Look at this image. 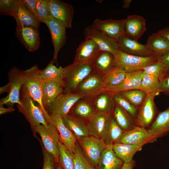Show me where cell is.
<instances>
[{
    "mask_svg": "<svg viewBox=\"0 0 169 169\" xmlns=\"http://www.w3.org/2000/svg\"><path fill=\"white\" fill-rule=\"evenodd\" d=\"M23 77V83L21 91L28 95L39 107L48 123H51L50 115L43 104L42 85L44 80L40 73V70L35 65L25 70H21Z\"/></svg>",
    "mask_w": 169,
    "mask_h": 169,
    "instance_id": "cell-1",
    "label": "cell"
},
{
    "mask_svg": "<svg viewBox=\"0 0 169 169\" xmlns=\"http://www.w3.org/2000/svg\"><path fill=\"white\" fill-rule=\"evenodd\" d=\"M8 82L0 87V94L7 92V95L0 100V105L5 104L8 107H13L15 104L21 106L20 94L23 83L22 70L13 67L9 71L8 74Z\"/></svg>",
    "mask_w": 169,
    "mask_h": 169,
    "instance_id": "cell-2",
    "label": "cell"
},
{
    "mask_svg": "<svg viewBox=\"0 0 169 169\" xmlns=\"http://www.w3.org/2000/svg\"><path fill=\"white\" fill-rule=\"evenodd\" d=\"M114 66L129 73L142 70L145 67L157 62L154 56L143 57L130 54L119 50L114 55Z\"/></svg>",
    "mask_w": 169,
    "mask_h": 169,
    "instance_id": "cell-3",
    "label": "cell"
},
{
    "mask_svg": "<svg viewBox=\"0 0 169 169\" xmlns=\"http://www.w3.org/2000/svg\"><path fill=\"white\" fill-rule=\"evenodd\" d=\"M64 68V93L75 92L80 83L93 72L90 64L73 63Z\"/></svg>",
    "mask_w": 169,
    "mask_h": 169,
    "instance_id": "cell-4",
    "label": "cell"
},
{
    "mask_svg": "<svg viewBox=\"0 0 169 169\" xmlns=\"http://www.w3.org/2000/svg\"><path fill=\"white\" fill-rule=\"evenodd\" d=\"M21 106L17 105L19 111L25 116L26 119L34 130L40 125H47V121L43 113L39 107L34 103L33 100L28 94L21 91Z\"/></svg>",
    "mask_w": 169,
    "mask_h": 169,
    "instance_id": "cell-5",
    "label": "cell"
},
{
    "mask_svg": "<svg viewBox=\"0 0 169 169\" xmlns=\"http://www.w3.org/2000/svg\"><path fill=\"white\" fill-rule=\"evenodd\" d=\"M33 130L41 137L44 149L54 156L56 161H58L60 135L56 126L52 123H49L47 125H39Z\"/></svg>",
    "mask_w": 169,
    "mask_h": 169,
    "instance_id": "cell-6",
    "label": "cell"
},
{
    "mask_svg": "<svg viewBox=\"0 0 169 169\" xmlns=\"http://www.w3.org/2000/svg\"><path fill=\"white\" fill-rule=\"evenodd\" d=\"M84 98L76 92L62 93L58 96L45 109L49 115H58L62 118L68 114L74 105Z\"/></svg>",
    "mask_w": 169,
    "mask_h": 169,
    "instance_id": "cell-7",
    "label": "cell"
},
{
    "mask_svg": "<svg viewBox=\"0 0 169 169\" xmlns=\"http://www.w3.org/2000/svg\"><path fill=\"white\" fill-rule=\"evenodd\" d=\"M106 87L103 76L93 72L80 83L75 92L92 101L97 96L105 92Z\"/></svg>",
    "mask_w": 169,
    "mask_h": 169,
    "instance_id": "cell-8",
    "label": "cell"
},
{
    "mask_svg": "<svg viewBox=\"0 0 169 169\" xmlns=\"http://www.w3.org/2000/svg\"><path fill=\"white\" fill-rule=\"evenodd\" d=\"M79 139L86 158L93 166L98 165L100 156L107 146L105 142L101 139L92 136Z\"/></svg>",
    "mask_w": 169,
    "mask_h": 169,
    "instance_id": "cell-9",
    "label": "cell"
},
{
    "mask_svg": "<svg viewBox=\"0 0 169 169\" xmlns=\"http://www.w3.org/2000/svg\"><path fill=\"white\" fill-rule=\"evenodd\" d=\"M47 26L50 33L54 50L53 59L51 62L57 63L58 54L64 46L67 40L66 28L58 21L52 17L44 22Z\"/></svg>",
    "mask_w": 169,
    "mask_h": 169,
    "instance_id": "cell-10",
    "label": "cell"
},
{
    "mask_svg": "<svg viewBox=\"0 0 169 169\" xmlns=\"http://www.w3.org/2000/svg\"><path fill=\"white\" fill-rule=\"evenodd\" d=\"M49 4L51 16L66 28H71L74 14L73 6L59 0H49Z\"/></svg>",
    "mask_w": 169,
    "mask_h": 169,
    "instance_id": "cell-11",
    "label": "cell"
},
{
    "mask_svg": "<svg viewBox=\"0 0 169 169\" xmlns=\"http://www.w3.org/2000/svg\"><path fill=\"white\" fill-rule=\"evenodd\" d=\"M155 97L146 95L138 109L135 120L136 125L147 129L151 125L158 113L154 101Z\"/></svg>",
    "mask_w": 169,
    "mask_h": 169,
    "instance_id": "cell-12",
    "label": "cell"
},
{
    "mask_svg": "<svg viewBox=\"0 0 169 169\" xmlns=\"http://www.w3.org/2000/svg\"><path fill=\"white\" fill-rule=\"evenodd\" d=\"M125 19L115 20L109 19L102 20L95 19L91 26L97 31L117 41L124 34Z\"/></svg>",
    "mask_w": 169,
    "mask_h": 169,
    "instance_id": "cell-13",
    "label": "cell"
},
{
    "mask_svg": "<svg viewBox=\"0 0 169 169\" xmlns=\"http://www.w3.org/2000/svg\"><path fill=\"white\" fill-rule=\"evenodd\" d=\"M156 140L147 129L135 125L124 132L116 142L143 145L155 141Z\"/></svg>",
    "mask_w": 169,
    "mask_h": 169,
    "instance_id": "cell-14",
    "label": "cell"
},
{
    "mask_svg": "<svg viewBox=\"0 0 169 169\" xmlns=\"http://www.w3.org/2000/svg\"><path fill=\"white\" fill-rule=\"evenodd\" d=\"M38 29L30 26L17 25L16 36L29 52H34L39 47L40 39Z\"/></svg>",
    "mask_w": 169,
    "mask_h": 169,
    "instance_id": "cell-15",
    "label": "cell"
},
{
    "mask_svg": "<svg viewBox=\"0 0 169 169\" xmlns=\"http://www.w3.org/2000/svg\"><path fill=\"white\" fill-rule=\"evenodd\" d=\"M84 33L85 38L93 40L98 45L100 50L108 52L114 55L119 50L116 40L97 31L91 25L84 28Z\"/></svg>",
    "mask_w": 169,
    "mask_h": 169,
    "instance_id": "cell-16",
    "label": "cell"
},
{
    "mask_svg": "<svg viewBox=\"0 0 169 169\" xmlns=\"http://www.w3.org/2000/svg\"><path fill=\"white\" fill-rule=\"evenodd\" d=\"M97 44L92 40L85 38L76 49L73 64H91L100 51Z\"/></svg>",
    "mask_w": 169,
    "mask_h": 169,
    "instance_id": "cell-17",
    "label": "cell"
},
{
    "mask_svg": "<svg viewBox=\"0 0 169 169\" xmlns=\"http://www.w3.org/2000/svg\"><path fill=\"white\" fill-rule=\"evenodd\" d=\"M143 75L142 70L127 73L121 82L115 86L106 87L105 92L113 95L126 91L139 89Z\"/></svg>",
    "mask_w": 169,
    "mask_h": 169,
    "instance_id": "cell-18",
    "label": "cell"
},
{
    "mask_svg": "<svg viewBox=\"0 0 169 169\" xmlns=\"http://www.w3.org/2000/svg\"><path fill=\"white\" fill-rule=\"evenodd\" d=\"M51 123L57 127L60 135V141L72 153L75 151L76 139L71 130L65 124L62 118L58 115H49Z\"/></svg>",
    "mask_w": 169,
    "mask_h": 169,
    "instance_id": "cell-19",
    "label": "cell"
},
{
    "mask_svg": "<svg viewBox=\"0 0 169 169\" xmlns=\"http://www.w3.org/2000/svg\"><path fill=\"white\" fill-rule=\"evenodd\" d=\"M146 20L137 15H131L125 19L124 34L138 41L146 30Z\"/></svg>",
    "mask_w": 169,
    "mask_h": 169,
    "instance_id": "cell-20",
    "label": "cell"
},
{
    "mask_svg": "<svg viewBox=\"0 0 169 169\" xmlns=\"http://www.w3.org/2000/svg\"><path fill=\"white\" fill-rule=\"evenodd\" d=\"M120 50L127 54L143 57L153 56L146 44L140 43L124 34L117 40Z\"/></svg>",
    "mask_w": 169,
    "mask_h": 169,
    "instance_id": "cell-21",
    "label": "cell"
},
{
    "mask_svg": "<svg viewBox=\"0 0 169 169\" xmlns=\"http://www.w3.org/2000/svg\"><path fill=\"white\" fill-rule=\"evenodd\" d=\"M146 44L152 55L158 59L169 53V41L157 32L148 37Z\"/></svg>",
    "mask_w": 169,
    "mask_h": 169,
    "instance_id": "cell-22",
    "label": "cell"
},
{
    "mask_svg": "<svg viewBox=\"0 0 169 169\" xmlns=\"http://www.w3.org/2000/svg\"><path fill=\"white\" fill-rule=\"evenodd\" d=\"M91 65L93 72L103 76L115 66L114 55L108 52L100 50Z\"/></svg>",
    "mask_w": 169,
    "mask_h": 169,
    "instance_id": "cell-23",
    "label": "cell"
},
{
    "mask_svg": "<svg viewBox=\"0 0 169 169\" xmlns=\"http://www.w3.org/2000/svg\"><path fill=\"white\" fill-rule=\"evenodd\" d=\"M17 25L30 26L39 29L40 22L26 6L22 0H18L17 8L13 17Z\"/></svg>",
    "mask_w": 169,
    "mask_h": 169,
    "instance_id": "cell-24",
    "label": "cell"
},
{
    "mask_svg": "<svg viewBox=\"0 0 169 169\" xmlns=\"http://www.w3.org/2000/svg\"><path fill=\"white\" fill-rule=\"evenodd\" d=\"M147 129L156 139L169 132V106L165 110L158 113L151 125Z\"/></svg>",
    "mask_w": 169,
    "mask_h": 169,
    "instance_id": "cell-25",
    "label": "cell"
},
{
    "mask_svg": "<svg viewBox=\"0 0 169 169\" xmlns=\"http://www.w3.org/2000/svg\"><path fill=\"white\" fill-rule=\"evenodd\" d=\"M111 114L96 112L87 124L89 135L101 139Z\"/></svg>",
    "mask_w": 169,
    "mask_h": 169,
    "instance_id": "cell-26",
    "label": "cell"
},
{
    "mask_svg": "<svg viewBox=\"0 0 169 169\" xmlns=\"http://www.w3.org/2000/svg\"><path fill=\"white\" fill-rule=\"evenodd\" d=\"M112 144L107 146L103 151L98 165L99 169H120L123 162L115 155Z\"/></svg>",
    "mask_w": 169,
    "mask_h": 169,
    "instance_id": "cell-27",
    "label": "cell"
},
{
    "mask_svg": "<svg viewBox=\"0 0 169 169\" xmlns=\"http://www.w3.org/2000/svg\"><path fill=\"white\" fill-rule=\"evenodd\" d=\"M143 146L116 142L113 144V149L116 156L124 163H126L133 160L135 154L141 150Z\"/></svg>",
    "mask_w": 169,
    "mask_h": 169,
    "instance_id": "cell-28",
    "label": "cell"
},
{
    "mask_svg": "<svg viewBox=\"0 0 169 169\" xmlns=\"http://www.w3.org/2000/svg\"><path fill=\"white\" fill-rule=\"evenodd\" d=\"M65 68L60 66L57 67L50 62L44 69L40 70L41 76L44 80L55 82L62 86H65Z\"/></svg>",
    "mask_w": 169,
    "mask_h": 169,
    "instance_id": "cell-29",
    "label": "cell"
},
{
    "mask_svg": "<svg viewBox=\"0 0 169 169\" xmlns=\"http://www.w3.org/2000/svg\"><path fill=\"white\" fill-rule=\"evenodd\" d=\"M64 92V88L58 83L44 80L42 85L43 104L45 108Z\"/></svg>",
    "mask_w": 169,
    "mask_h": 169,
    "instance_id": "cell-30",
    "label": "cell"
},
{
    "mask_svg": "<svg viewBox=\"0 0 169 169\" xmlns=\"http://www.w3.org/2000/svg\"><path fill=\"white\" fill-rule=\"evenodd\" d=\"M124 131L115 121L111 113L108 121L101 138L106 144L116 143Z\"/></svg>",
    "mask_w": 169,
    "mask_h": 169,
    "instance_id": "cell-31",
    "label": "cell"
},
{
    "mask_svg": "<svg viewBox=\"0 0 169 169\" xmlns=\"http://www.w3.org/2000/svg\"><path fill=\"white\" fill-rule=\"evenodd\" d=\"M62 118L65 125L79 139L89 135L87 125L82 119L69 114Z\"/></svg>",
    "mask_w": 169,
    "mask_h": 169,
    "instance_id": "cell-32",
    "label": "cell"
},
{
    "mask_svg": "<svg viewBox=\"0 0 169 169\" xmlns=\"http://www.w3.org/2000/svg\"><path fill=\"white\" fill-rule=\"evenodd\" d=\"M96 111L112 113L115 103L113 95L106 92H103L95 97L92 101Z\"/></svg>",
    "mask_w": 169,
    "mask_h": 169,
    "instance_id": "cell-33",
    "label": "cell"
},
{
    "mask_svg": "<svg viewBox=\"0 0 169 169\" xmlns=\"http://www.w3.org/2000/svg\"><path fill=\"white\" fill-rule=\"evenodd\" d=\"M72 109L77 117L88 120L97 112L92 101L85 98L79 100Z\"/></svg>",
    "mask_w": 169,
    "mask_h": 169,
    "instance_id": "cell-34",
    "label": "cell"
},
{
    "mask_svg": "<svg viewBox=\"0 0 169 169\" xmlns=\"http://www.w3.org/2000/svg\"><path fill=\"white\" fill-rule=\"evenodd\" d=\"M112 114L117 124L124 132L136 125L133 119L115 103Z\"/></svg>",
    "mask_w": 169,
    "mask_h": 169,
    "instance_id": "cell-35",
    "label": "cell"
},
{
    "mask_svg": "<svg viewBox=\"0 0 169 169\" xmlns=\"http://www.w3.org/2000/svg\"><path fill=\"white\" fill-rule=\"evenodd\" d=\"M159 86L158 78L152 75L144 74L139 90L144 91L146 95L155 97L160 93Z\"/></svg>",
    "mask_w": 169,
    "mask_h": 169,
    "instance_id": "cell-36",
    "label": "cell"
},
{
    "mask_svg": "<svg viewBox=\"0 0 169 169\" xmlns=\"http://www.w3.org/2000/svg\"><path fill=\"white\" fill-rule=\"evenodd\" d=\"M127 73L114 66L107 74L103 76L106 87L117 85L125 78Z\"/></svg>",
    "mask_w": 169,
    "mask_h": 169,
    "instance_id": "cell-37",
    "label": "cell"
},
{
    "mask_svg": "<svg viewBox=\"0 0 169 169\" xmlns=\"http://www.w3.org/2000/svg\"><path fill=\"white\" fill-rule=\"evenodd\" d=\"M59 160L63 169H74L73 153L67 149L62 143H59Z\"/></svg>",
    "mask_w": 169,
    "mask_h": 169,
    "instance_id": "cell-38",
    "label": "cell"
},
{
    "mask_svg": "<svg viewBox=\"0 0 169 169\" xmlns=\"http://www.w3.org/2000/svg\"><path fill=\"white\" fill-rule=\"evenodd\" d=\"M118 94L122 95L138 109L146 95L145 92L139 89L131 90Z\"/></svg>",
    "mask_w": 169,
    "mask_h": 169,
    "instance_id": "cell-39",
    "label": "cell"
},
{
    "mask_svg": "<svg viewBox=\"0 0 169 169\" xmlns=\"http://www.w3.org/2000/svg\"><path fill=\"white\" fill-rule=\"evenodd\" d=\"M73 156L74 169H95L85 157L82 149L77 143Z\"/></svg>",
    "mask_w": 169,
    "mask_h": 169,
    "instance_id": "cell-40",
    "label": "cell"
},
{
    "mask_svg": "<svg viewBox=\"0 0 169 169\" xmlns=\"http://www.w3.org/2000/svg\"><path fill=\"white\" fill-rule=\"evenodd\" d=\"M113 98L115 102L128 113L135 120L137 114L138 109L120 94L113 95Z\"/></svg>",
    "mask_w": 169,
    "mask_h": 169,
    "instance_id": "cell-41",
    "label": "cell"
},
{
    "mask_svg": "<svg viewBox=\"0 0 169 169\" xmlns=\"http://www.w3.org/2000/svg\"><path fill=\"white\" fill-rule=\"evenodd\" d=\"M36 9L38 19L40 22L44 23L51 17L49 0H37Z\"/></svg>",
    "mask_w": 169,
    "mask_h": 169,
    "instance_id": "cell-42",
    "label": "cell"
},
{
    "mask_svg": "<svg viewBox=\"0 0 169 169\" xmlns=\"http://www.w3.org/2000/svg\"><path fill=\"white\" fill-rule=\"evenodd\" d=\"M18 0H0L1 14L13 17L16 12Z\"/></svg>",
    "mask_w": 169,
    "mask_h": 169,
    "instance_id": "cell-43",
    "label": "cell"
},
{
    "mask_svg": "<svg viewBox=\"0 0 169 169\" xmlns=\"http://www.w3.org/2000/svg\"><path fill=\"white\" fill-rule=\"evenodd\" d=\"M142 70L144 74L152 75L159 79L163 73V67L159 59L157 62L144 67Z\"/></svg>",
    "mask_w": 169,
    "mask_h": 169,
    "instance_id": "cell-44",
    "label": "cell"
},
{
    "mask_svg": "<svg viewBox=\"0 0 169 169\" xmlns=\"http://www.w3.org/2000/svg\"><path fill=\"white\" fill-rule=\"evenodd\" d=\"M43 169H54L55 159L44 148L43 149Z\"/></svg>",
    "mask_w": 169,
    "mask_h": 169,
    "instance_id": "cell-45",
    "label": "cell"
},
{
    "mask_svg": "<svg viewBox=\"0 0 169 169\" xmlns=\"http://www.w3.org/2000/svg\"><path fill=\"white\" fill-rule=\"evenodd\" d=\"M159 80L160 93L169 95V72L162 75Z\"/></svg>",
    "mask_w": 169,
    "mask_h": 169,
    "instance_id": "cell-46",
    "label": "cell"
},
{
    "mask_svg": "<svg viewBox=\"0 0 169 169\" xmlns=\"http://www.w3.org/2000/svg\"><path fill=\"white\" fill-rule=\"evenodd\" d=\"M22 1L28 8L38 19L36 9L37 0H22Z\"/></svg>",
    "mask_w": 169,
    "mask_h": 169,
    "instance_id": "cell-47",
    "label": "cell"
},
{
    "mask_svg": "<svg viewBox=\"0 0 169 169\" xmlns=\"http://www.w3.org/2000/svg\"><path fill=\"white\" fill-rule=\"evenodd\" d=\"M159 59L162 63L163 67L162 75L169 72V53Z\"/></svg>",
    "mask_w": 169,
    "mask_h": 169,
    "instance_id": "cell-48",
    "label": "cell"
},
{
    "mask_svg": "<svg viewBox=\"0 0 169 169\" xmlns=\"http://www.w3.org/2000/svg\"><path fill=\"white\" fill-rule=\"evenodd\" d=\"M159 35L166 38L169 41V27L160 30L157 32Z\"/></svg>",
    "mask_w": 169,
    "mask_h": 169,
    "instance_id": "cell-49",
    "label": "cell"
},
{
    "mask_svg": "<svg viewBox=\"0 0 169 169\" xmlns=\"http://www.w3.org/2000/svg\"><path fill=\"white\" fill-rule=\"evenodd\" d=\"M135 164V161L132 160L129 162L124 163L120 169H133Z\"/></svg>",
    "mask_w": 169,
    "mask_h": 169,
    "instance_id": "cell-50",
    "label": "cell"
},
{
    "mask_svg": "<svg viewBox=\"0 0 169 169\" xmlns=\"http://www.w3.org/2000/svg\"><path fill=\"white\" fill-rule=\"evenodd\" d=\"M3 105H0V115L11 112L15 110V109L13 108V107H8V108H5L3 107Z\"/></svg>",
    "mask_w": 169,
    "mask_h": 169,
    "instance_id": "cell-51",
    "label": "cell"
},
{
    "mask_svg": "<svg viewBox=\"0 0 169 169\" xmlns=\"http://www.w3.org/2000/svg\"><path fill=\"white\" fill-rule=\"evenodd\" d=\"M132 1L131 0H123V5L122 7L125 9L128 8Z\"/></svg>",
    "mask_w": 169,
    "mask_h": 169,
    "instance_id": "cell-52",
    "label": "cell"
},
{
    "mask_svg": "<svg viewBox=\"0 0 169 169\" xmlns=\"http://www.w3.org/2000/svg\"><path fill=\"white\" fill-rule=\"evenodd\" d=\"M56 169H63L62 167L60 166H58L56 168Z\"/></svg>",
    "mask_w": 169,
    "mask_h": 169,
    "instance_id": "cell-53",
    "label": "cell"
}]
</instances>
